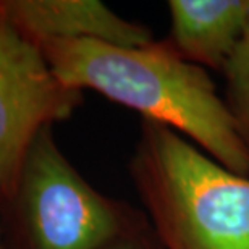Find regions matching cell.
Returning a JSON list of instances; mask_svg holds the SVG:
<instances>
[{"label":"cell","mask_w":249,"mask_h":249,"mask_svg":"<svg viewBox=\"0 0 249 249\" xmlns=\"http://www.w3.org/2000/svg\"><path fill=\"white\" fill-rule=\"evenodd\" d=\"M128 168L163 249H249V177L144 120Z\"/></svg>","instance_id":"obj_2"},{"label":"cell","mask_w":249,"mask_h":249,"mask_svg":"<svg viewBox=\"0 0 249 249\" xmlns=\"http://www.w3.org/2000/svg\"><path fill=\"white\" fill-rule=\"evenodd\" d=\"M0 12L37 46L79 39L117 46L154 41L147 26L120 17L99 0H0Z\"/></svg>","instance_id":"obj_5"},{"label":"cell","mask_w":249,"mask_h":249,"mask_svg":"<svg viewBox=\"0 0 249 249\" xmlns=\"http://www.w3.org/2000/svg\"><path fill=\"white\" fill-rule=\"evenodd\" d=\"M2 202L10 249H102L147 218L94 188L62 152L52 128L33 141Z\"/></svg>","instance_id":"obj_3"},{"label":"cell","mask_w":249,"mask_h":249,"mask_svg":"<svg viewBox=\"0 0 249 249\" xmlns=\"http://www.w3.org/2000/svg\"><path fill=\"white\" fill-rule=\"evenodd\" d=\"M0 249H7L3 245V241H2V235H0Z\"/></svg>","instance_id":"obj_9"},{"label":"cell","mask_w":249,"mask_h":249,"mask_svg":"<svg viewBox=\"0 0 249 249\" xmlns=\"http://www.w3.org/2000/svg\"><path fill=\"white\" fill-rule=\"evenodd\" d=\"M102 249H163V246L154 231L149 218H146L136 227L122 233Z\"/></svg>","instance_id":"obj_8"},{"label":"cell","mask_w":249,"mask_h":249,"mask_svg":"<svg viewBox=\"0 0 249 249\" xmlns=\"http://www.w3.org/2000/svg\"><path fill=\"white\" fill-rule=\"evenodd\" d=\"M83 91L52 71L37 44L0 12V199L12 193L37 134L74 113Z\"/></svg>","instance_id":"obj_4"},{"label":"cell","mask_w":249,"mask_h":249,"mask_svg":"<svg viewBox=\"0 0 249 249\" xmlns=\"http://www.w3.org/2000/svg\"><path fill=\"white\" fill-rule=\"evenodd\" d=\"M222 73L225 78L223 104L249 156V21Z\"/></svg>","instance_id":"obj_7"},{"label":"cell","mask_w":249,"mask_h":249,"mask_svg":"<svg viewBox=\"0 0 249 249\" xmlns=\"http://www.w3.org/2000/svg\"><path fill=\"white\" fill-rule=\"evenodd\" d=\"M165 41L204 70L220 71L249 21V0H168Z\"/></svg>","instance_id":"obj_6"},{"label":"cell","mask_w":249,"mask_h":249,"mask_svg":"<svg viewBox=\"0 0 249 249\" xmlns=\"http://www.w3.org/2000/svg\"><path fill=\"white\" fill-rule=\"evenodd\" d=\"M39 47L67 86L96 91L144 122L181 134L227 170L249 177V156L211 74L165 39L142 46L49 41Z\"/></svg>","instance_id":"obj_1"}]
</instances>
